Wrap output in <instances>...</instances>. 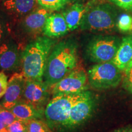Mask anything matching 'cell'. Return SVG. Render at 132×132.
Instances as JSON below:
<instances>
[{
  "label": "cell",
  "mask_w": 132,
  "mask_h": 132,
  "mask_svg": "<svg viewBox=\"0 0 132 132\" xmlns=\"http://www.w3.org/2000/svg\"><path fill=\"white\" fill-rule=\"evenodd\" d=\"M50 87L43 81L26 79L24 86L23 100L41 108H44L48 103Z\"/></svg>",
  "instance_id": "cell-9"
},
{
  "label": "cell",
  "mask_w": 132,
  "mask_h": 132,
  "mask_svg": "<svg viewBox=\"0 0 132 132\" xmlns=\"http://www.w3.org/2000/svg\"><path fill=\"white\" fill-rule=\"evenodd\" d=\"M40 7L49 10L50 11H56L62 9L70 0H37Z\"/></svg>",
  "instance_id": "cell-19"
},
{
  "label": "cell",
  "mask_w": 132,
  "mask_h": 132,
  "mask_svg": "<svg viewBox=\"0 0 132 132\" xmlns=\"http://www.w3.org/2000/svg\"><path fill=\"white\" fill-rule=\"evenodd\" d=\"M97 98L90 90L82 92L81 96L72 106L69 118L62 129L72 130L89 119L96 106Z\"/></svg>",
  "instance_id": "cell-7"
},
{
  "label": "cell",
  "mask_w": 132,
  "mask_h": 132,
  "mask_svg": "<svg viewBox=\"0 0 132 132\" xmlns=\"http://www.w3.org/2000/svg\"><path fill=\"white\" fill-rule=\"evenodd\" d=\"M69 31L68 25L62 14H51L47 18L43 33L50 38H57L65 35Z\"/></svg>",
  "instance_id": "cell-14"
},
{
  "label": "cell",
  "mask_w": 132,
  "mask_h": 132,
  "mask_svg": "<svg viewBox=\"0 0 132 132\" xmlns=\"http://www.w3.org/2000/svg\"><path fill=\"white\" fill-rule=\"evenodd\" d=\"M8 132H28L25 122L16 119L7 127Z\"/></svg>",
  "instance_id": "cell-23"
},
{
  "label": "cell",
  "mask_w": 132,
  "mask_h": 132,
  "mask_svg": "<svg viewBox=\"0 0 132 132\" xmlns=\"http://www.w3.org/2000/svg\"><path fill=\"white\" fill-rule=\"evenodd\" d=\"M28 132H53L45 120L34 119L25 122Z\"/></svg>",
  "instance_id": "cell-18"
},
{
  "label": "cell",
  "mask_w": 132,
  "mask_h": 132,
  "mask_svg": "<svg viewBox=\"0 0 132 132\" xmlns=\"http://www.w3.org/2000/svg\"><path fill=\"white\" fill-rule=\"evenodd\" d=\"M80 26L82 30L92 32H110L117 23V11L113 5L107 3H95L90 1Z\"/></svg>",
  "instance_id": "cell-3"
},
{
  "label": "cell",
  "mask_w": 132,
  "mask_h": 132,
  "mask_svg": "<svg viewBox=\"0 0 132 132\" xmlns=\"http://www.w3.org/2000/svg\"><path fill=\"white\" fill-rule=\"evenodd\" d=\"M122 72L113 61L97 63L92 66L87 72L89 84L97 90L116 87L122 80Z\"/></svg>",
  "instance_id": "cell-5"
},
{
  "label": "cell",
  "mask_w": 132,
  "mask_h": 132,
  "mask_svg": "<svg viewBox=\"0 0 132 132\" xmlns=\"http://www.w3.org/2000/svg\"><path fill=\"white\" fill-rule=\"evenodd\" d=\"M7 131V126L4 124V122L0 119V131Z\"/></svg>",
  "instance_id": "cell-28"
},
{
  "label": "cell",
  "mask_w": 132,
  "mask_h": 132,
  "mask_svg": "<svg viewBox=\"0 0 132 132\" xmlns=\"http://www.w3.org/2000/svg\"><path fill=\"white\" fill-rule=\"evenodd\" d=\"M26 81V77L22 72L15 73L8 81L7 90L0 100V105L11 110L16 103L23 100Z\"/></svg>",
  "instance_id": "cell-10"
},
{
  "label": "cell",
  "mask_w": 132,
  "mask_h": 132,
  "mask_svg": "<svg viewBox=\"0 0 132 132\" xmlns=\"http://www.w3.org/2000/svg\"><path fill=\"white\" fill-rule=\"evenodd\" d=\"M84 92V91H83ZM82 92L53 97L45 108V121L52 129L62 130L73 105L81 96Z\"/></svg>",
  "instance_id": "cell-4"
},
{
  "label": "cell",
  "mask_w": 132,
  "mask_h": 132,
  "mask_svg": "<svg viewBox=\"0 0 132 132\" xmlns=\"http://www.w3.org/2000/svg\"><path fill=\"white\" fill-rule=\"evenodd\" d=\"M87 8V4L85 5L80 2H75L62 12L68 25L69 31H74L80 28Z\"/></svg>",
  "instance_id": "cell-17"
},
{
  "label": "cell",
  "mask_w": 132,
  "mask_h": 132,
  "mask_svg": "<svg viewBox=\"0 0 132 132\" xmlns=\"http://www.w3.org/2000/svg\"><path fill=\"white\" fill-rule=\"evenodd\" d=\"M7 85V77L3 72H0V99H1L6 93Z\"/></svg>",
  "instance_id": "cell-25"
},
{
  "label": "cell",
  "mask_w": 132,
  "mask_h": 132,
  "mask_svg": "<svg viewBox=\"0 0 132 132\" xmlns=\"http://www.w3.org/2000/svg\"><path fill=\"white\" fill-rule=\"evenodd\" d=\"M21 54L12 40H6L0 45V69L6 72L15 71L21 66Z\"/></svg>",
  "instance_id": "cell-12"
},
{
  "label": "cell",
  "mask_w": 132,
  "mask_h": 132,
  "mask_svg": "<svg viewBox=\"0 0 132 132\" xmlns=\"http://www.w3.org/2000/svg\"><path fill=\"white\" fill-rule=\"evenodd\" d=\"M77 45L65 40L54 45L48 58L44 80L50 87L77 66Z\"/></svg>",
  "instance_id": "cell-1"
},
{
  "label": "cell",
  "mask_w": 132,
  "mask_h": 132,
  "mask_svg": "<svg viewBox=\"0 0 132 132\" xmlns=\"http://www.w3.org/2000/svg\"><path fill=\"white\" fill-rule=\"evenodd\" d=\"M37 0H4L3 6L8 14L21 19L38 8Z\"/></svg>",
  "instance_id": "cell-13"
},
{
  "label": "cell",
  "mask_w": 132,
  "mask_h": 132,
  "mask_svg": "<svg viewBox=\"0 0 132 132\" xmlns=\"http://www.w3.org/2000/svg\"><path fill=\"white\" fill-rule=\"evenodd\" d=\"M116 26L118 29L123 32L132 34V15L123 14L119 16L117 20Z\"/></svg>",
  "instance_id": "cell-20"
},
{
  "label": "cell",
  "mask_w": 132,
  "mask_h": 132,
  "mask_svg": "<svg viewBox=\"0 0 132 132\" xmlns=\"http://www.w3.org/2000/svg\"><path fill=\"white\" fill-rule=\"evenodd\" d=\"M113 62L123 72L132 65V34L122 38Z\"/></svg>",
  "instance_id": "cell-16"
},
{
  "label": "cell",
  "mask_w": 132,
  "mask_h": 132,
  "mask_svg": "<svg viewBox=\"0 0 132 132\" xmlns=\"http://www.w3.org/2000/svg\"><path fill=\"white\" fill-rule=\"evenodd\" d=\"M87 73L81 66H78L50 87L53 97L58 95L74 94L87 90Z\"/></svg>",
  "instance_id": "cell-8"
},
{
  "label": "cell",
  "mask_w": 132,
  "mask_h": 132,
  "mask_svg": "<svg viewBox=\"0 0 132 132\" xmlns=\"http://www.w3.org/2000/svg\"><path fill=\"white\" fill-rule=\"evenodd\" d=\"M120 44V39L116 36H96L87 44V56L95 63L111 61L114 58Z\"/></svg>",
  "instance_id": "cell-6"
},
{
  "label": "cell",
  "mask_w": 132,
  "mask_h": 132,
  "mask_svg": "<svg viewBox=\"0 0 132 132\" xmlns=\"http://www.w3.org/2000/svg\"><path fill=\"white\" fill-rule=\"evenodd\" d=\"M122 87L127 91L132 94V65L123 72Z\"/></svg>",
  "instance_id": "cell-21"
},
{
  "label": "cell",
  "mask_w": 132,
  "mask_h": 132,
  "mask_svg": "<svg viewBox=\"0 0 132 132\" xmlns=\"http://www.w3.org/2000/svg\"><path fill=\"white\" fill-rule=\"evenodd\" d=\"M11 111L14 114L16 119L27 122L34 119H43L45 118V109L37 107L22 100L16 103Z\"/></svg>",
  "instance_id": "cell-15"
},
{
  "label": "cell",
  "mask_w": 132,
  "mask_h": 132,
  "mask_svg": "<svg viewBox=\"0 0 132 132\" xmlns=\"http://www.w3.org/2000/svg\"><path fill=\"white\" fill-rule=\"evenodd\" d=\"M55 44L52 38L36 37L28 44L21 53L22 73L28 80L43 81L48 58Z\"/></svg>",
  "instance_id": "cell-2"
},
{
  "label": "cell",
  "mask_w": 132,
  "mask_h": 132,
  "mask_svg": "<svg viewBox=\"0 0 132 132\" xmlns=\"http://www.w3.org/2000/svg\"><path fill=\"white\" fill-rule=\"evenodd\" d=\"M86 1V0H70V2H80V1Z\"/></svg>",
  "instance_id": "cell-29"
},
{
  "label": "cell",
  "mask_w": 132,
  "mask_h": 132,
  "mask_svg": "<svg viewBox=\"0 0 132 132\" xmlns=\"http://www.w3.org/2000/svg\"><path fill=\"white\" fill-rule=\"evenodd\" d=\"M0 119L6 126L11 124L16 119L11 110L3 108L0 105Z\"/></svg>",
  "instance_id": "cell-22"
},
{
  "label": "cell",
  "mask_w": 132,
  "mask_h": 132,
  "mask_svg": "<svg viewBox=\"0 0 132 132\" xmlns=\"http://www.w3.org/2000/svg\"><path fill=\"white\" fill-rule=\"evenodd\" d=\"M111 2L122 9L125 10L132 9V0H110Z\"/></svg>",
  "instance_id": "cell-26"
},
{
  "label": "cell",
  "mask_w": 132,
  "mask_h": 132,
  "mask_svg": "<svg viewBox=\"0 0 132 132\" xmlns=\"http://www.w3.org/2000/svg\"><path fill=\"white\" fill-rule=\"evenodd\" d=\"M0 132H8V131H7H7H0Z\"/></svg>",
  "instance_id": "cell-30"
},
{
  "label": "cell",
  "mask_w": 132,
  "mask_h": 132,
  "mask_svg": "<svg viewBox=\"0 0 132 132\" xmlns=\"http://www.w3.org/2000/svg\"><path fill=\"white\" fill-rule=\"evenodd\" d=\"M114 132H132V126H128L116 130Z\"/></svg>",
  "instance_id": "cell-27"
},
{
  "label": "cell",
  "mask_w": 132,
  "mask_h": 132,
  "mask_svg": "<svg viewBox=\"0 0 132 132\" xmlns=\"http://www.w3.org/2000/svg\"><path fill=\"white\" fill-rule=\"evenodd\" d=\"M9 33L8 24L5 19L0 15V45L6 40Z\"/></svg>",
  "instance_id": "cell-24"
},
{
  "label": "cell",
  "mask_w": 132,
  "mask_h": 132,
  "mask_svg": "<svg viewBox=\"0 0 132 132\" xmlns=\"http://www.w3.org/2000/svg\"><path fill=\"white\" fill-rule=\"evenodd\" d=\"M51 14L52 11L41 7L21 18L20 27L23 32L32 37L39 35L43 32L47 18Z\"/></svg>",
  "instance_id": "cell-11"
}]
</instances>
